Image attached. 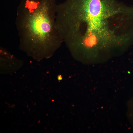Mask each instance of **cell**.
Segmentation results:
<instances>
[{"label":"cell","instance_id":"obj_2","mask_svg":"<svg viewBox=\"0 0 133 133\" xmlns=\"http://www.w3.org/2000/svg\"><path fill=\"white\" fill-rule=\"evenodd\" d=\"M58 79L59 80H62V77L60 76H58Z\"/></svg>","mask_w":133,"mask_h":133},{"label":"cell","instance_id":"obj_1","mask_svg":"<svg viewBox=\"0 0 133 133\" xmlns=\"http://www.w3.org/2000/svg\"><path fill=\"white\" fill-rule=\"evenodd\" d=\"M15 24L20 46L40 50L55 45L60 35L56 24V0H20Z\"/></svg>","mask_w":133,"mask_h":133}]
</instances>
